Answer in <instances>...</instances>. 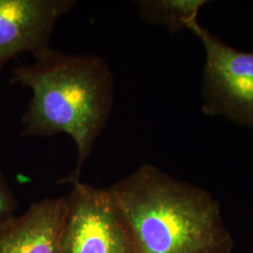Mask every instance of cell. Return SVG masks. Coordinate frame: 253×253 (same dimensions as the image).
<instances>
[{
    "label": "cell",
    "instance_id": "5",
    "mask_svg": "<svg viewBox=\"0 0 253 253\" xmlns=\"http://www.w3.org/2000/svg\"><path fill=\"white\" fill-rule=\"evenodd\" d=\"M75 0H0V80L4 68L18 54L34 57L50 48L58 20Z\"/></svg>",
    "mask_w": 253,
    "mask_h": 253
},
{
    "label": "cell",
    "instance_id": "2",
    "mask_svg": "<svg viewBox=\"0 0 253 253\" xmlns=\"http://www.w3.org/2000/svg\"><path fill=\"white\" fill-rule=\"evenodd\" d=\"M138 253H232L234 237L208 190L145 163L111 188Z\"/></svg>",
    "mask_w": 253,
    "mask_h": 253
},
{
    "label": "cell",
    "instance_id": "1",
    "mask_svg": "<svg viewBox=\"0 0 253 253\" xmlns=\"http://www.w3.org/2000/svg\"><path fill=\"white\" fill-rule=\"evenodd\" d=\"M9 82L32 91L21 135L72 137L77 149L76 165L58 183L80 181L114 103L115 83L108 64L98 55L66 54L50 47L32 63L15 68Z\"/></svg>",
    "mask_w": 253,
    "mask_h": 253
},
{
    "label": "cell",
    "instance_id": "4",
    "mask_svg": "<svg viewBox=\"0 0 253 253\" xmlns=\"http://www.w3.org/2000/svg\"><path fill=\"white\" fill-rule=\"evenodd\" d=\"M66 198L59 253H138L110 188L73 183Z\"/></svg>",
    "mask_w": 253,
    "mask_h": 253
},
{
    "label": "cell",
    "instance_id": "8",
    "mask_svg": "<svg viewBox=\"0 0 253 253\" xmlns=\"http://www.w3.org/2000/svg\"><path fill=\"white\" fill-rule=\"evenodd\" d=\"M18 204L0 172V225L15 217Z\"/></svg>",
    "mask_w": 253,
    "mask_h": 253
},
{
    "label": "cell",
    "instance_id": "7",
    "mask_svg": "<svg viewBox=\"0 0 253 253\" xmlns=\"http://www.w3.org/2000/svg\"><path fill=\"white\" fill-rule=\"evenodd\" d=\"M208 0H140L137 1L142 21L165 27L172 34L190 27L198 21Z\"/></svg>",
    "mask_w": 253,
    "mask_h": 253
},
{
    "label": "cell",
    "instance_id": "6",
    "mask_svg": "<svg viewBox=\"0 0 253 253\" xmlns=\"http://www.w3.org/2000/svg\"><path fill=\"white\" fill-rule=\"evenodd\" d=\"M66 198H45L0 225V253H59Z\"/></svg>",
    "mask_w": 253,
    "mask_h": 253
},
{
    "label": "cell",
    "instance_id": "3",
    "mask_svg": "<svg viewBox=\"0 0 253 253\" xmlns=\"http://www.w3.org/2000/svg\"><path fill=\"white\" fill-rule=\"evenodd\" d=\"M189 30L199 39L206 54L203 113L253 128V50L228 45L198 21Z\"/></svg>",
    "mask_w": 253,
    "mask_h": 253
}]
</instances>
